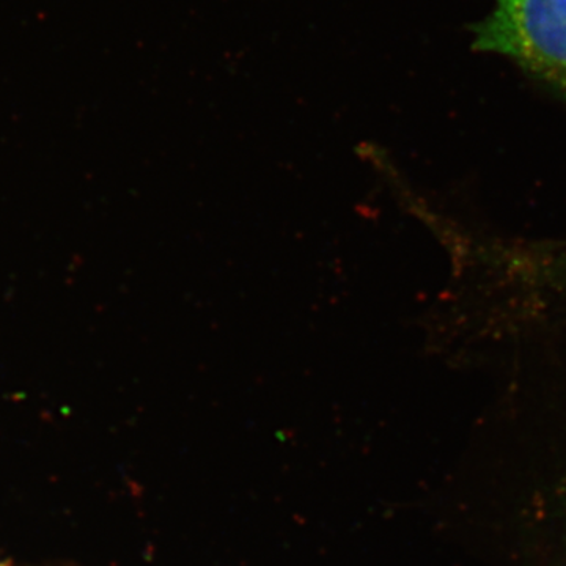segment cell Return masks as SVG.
Returning <instances> with one entry per match:
<instances>
[{
	"label": "cell",
	"instance_id": "6da1fadb",
	"mask_svg": "<svg viewBox=\"0 0 566 566\" xmlns=\"http://www.w3.org/2000/svg\"><path fill=\"white\" fill-rule=\"evenodd\" d=\"M472 48L501 55L566 93V0H494Z\"/></svg>",
	"mask_w": 566,
	"mask_h": 566
}]
</instances>
